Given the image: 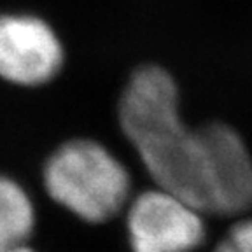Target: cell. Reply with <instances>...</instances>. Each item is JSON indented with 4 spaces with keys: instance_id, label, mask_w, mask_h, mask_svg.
<instances>
[{
    "instance_id": "obj_1",
    "label": "cell",
    "mask_w": 252,
    "mask_h": 252,
    "mask_svg": "<svg viewBox=\"0 0 252 252\" xmlns=\"http://www.w3.org/2000/svg\"><path fill=\"white\" fill-rule=\"evenodd\" d=\"M119 126L158 188L172 191L207 214V147L201 128L179 114L173 77L158 65L131 74L119 100Z\"/></svg>"
},
{
    "instance_id": "obj_2",
    "label": "cell",
    "mask_w": 252,
    "mask_h": 252,
    "mask_svg": "<svg viewBox=\"0 0 252 252\" xmlns=\"http://www.w3.org/2000/svg\"><path fill=\"white\" fill-rule=\"evenodd\" d=\"M44 184L56 203L91 224L116 217L131 200L130 172L91 138H75L55 151L44 168Z\"/></svg>"
},
{
    "instance_id": "obj_3",
    "label": "cell",
    "mask_w": 252,
    "mask_h": 252,
    "mask_svg": "<svg viewBox=\"0 0 252 252\" xmlns=\"http://www.w3.org/2000/svg\"><path fill=\"white\" fill-rule=\"evenodd\" d=\"M205 212L161 188L142 191L126 205L131 252H194L207 238Z\"/></svg>"
},
{
    "instance_id": "obj_4",
    "label": "cell",
    "mask_w": 252,
    "mask_h": 252,
    "mask_svg": "<svg viewBox=\"0 0 252 252\" xmlns=\"http://www.w3.org/2000/svg\"><path fill=\"white\" fill-rule=\"evenodd\" d=\"M207 147V214L238 216L252 209V156L222 123L200 126Z\"/></svg>"
},
{
    "instance_id": "obj_5",
    "label": "cell",
    "mask_w": 252,
    "mask_h": 252,
    "mask_svg": "<svg viewBox=\"0 0 252 252\" xmlns=\"http://www.w3.org/2000/svg\"><path fill=\"white\" fill-rule=\"evenodd\" d=\"M63 63L53 28L35 16H0V77L21 86L51 81Z\"/></svg>"
},
{
    "instance_id": "obj_6",
    "label": "cell",
    "mask_w": 252,
    "mask_h": 252,
    "mask_svg": "<svg viewBox=\"0 0 252 252\" xmlns=\"http://www.w3.org/2000/svg\"><path fill=\"white\" fill-rule=\"evenodd\" d=\"M35 226V209L30 196L12 179L0 175V252L27 244Z\"/></svg>"
},
{
    "instance_id": "obj_7",
    "label": "cell",
    "mask_w": 252,
    "mask_h": 252,
    "mask_svg": "<svg viewBox=\"0 0 252 252\" xmlns=\"http://www.w3.org/2000/svg\"><path fill=\"white\" fill-rule=\"evenodd\" d=\"M214 252H252V219L235 222Z\"/></svg>"
},
{
    "instance_id": "obj_8",
    "label": "cell",
    "mask_w": 252,
    "mask_h": 252,
    "mask_svg": "<svg viewBox=\"0 0 252 252\" xmlns=\"http://www.w3.org/2000/svg\"><path fill=\"white\" fill-rule=\"evenodd\" d=\"M9 252H35V251H32V249L27 247V244H25V245H21V247H16V249H12V251H9Z\"/></svg>"
}]
</instances>
